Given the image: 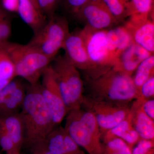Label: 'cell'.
Masks as SVG:
<instances>
[{"mask_svg":"<svg viewBox=\"0 0 154 154\" xmlns=\"http://www.w3.org/2000/svg\"><path fill=\"white\" fill-rule=\"evenodd\" d=\"M143 100L138 97L130 109L131 122L140 137L143 139L152 140L154 137V120L143 111L142 107Z\"/></svg>","mask_w":154,"mask_h":154,"instance_id":"5bb4252c","label":"cell"},{"mask_svg":"<svg viewBox=\"0 0 154 154\" xmlns=\"http://www.w3.org/2000/svg\"><path fill=\"white\" fill-rule=\"evenodd\" d=\"M28 86L22 82L11 94L0 112V116L19 113L22 109Z\"/></svg>","mask_w":154,"mask_h":154,"instance_id":"ac0fdd59","label":"cell"},{"mask_svg":"<svg viewBox=\"0 0 154 154\" xmlns=\"http://www.w3.org/2000/svg\"><path fill=\"white\" fill-rule=\"evenodd\" d=\"M136 70V72L133 79L139 96L141 87L150 77L154 76V54L143 61Z\"/></svg>","mask_w":154,"mask_h":154,"instance_id":"ffe728a7","label":"cell"},{"mask_svg":"<svg viewBox=\"0 0 154 154\" xmlns=\"http://www.w3.org/2000/svg\"><path fill=\"white\" fill-rule=\"evenodd\" d=\"M82 105L95 116L101 131H108L128 117L130 109L120 105L92 97H84Z\"/></svg>","mask_w":154,"mask_h":154,"instance_id":"ba28073f","label":"cell"},{"mask_svg":"<svg viewBox=\"0 0 154 154\" xmlns=\"http://www.w3.org/2000/svg\"><path fill=\"white\" fill-rule=\"evenodd\" d=\"M152 54L134 42L118 57L113 68L131 76L140 64Z\"/></svg>","mask_w":154,"mask_h":154,"instance_id":"7c38bea8","label":"cell"},{"mask_svg":"<svg viewBox=\"0 0 154 154\" xmlns=\"http://www.w3.org/2000/svg\"><path fill=\"white\" fill-rule=\"evenodd\" d=\"M41 77L42 95L57 126L66 116L68 111L50 64L45 70Z\"/></svg>","mask_w":154,"mask_h":154,"instance_id":"9c48e42d","label":"cell"},{"mask_svg":"<svg viewBox=\"0 0 154 154\" xmlns=\"http://www.w3.org/2000/svg\"><path fill=\"white\" fill-rule=\"evenodd\" d=\"M17 11L22 20L34 33L40 30L47 22V18L30 0H18Z\"/></svg>","mask_w":154,"mask_h":154,"instance_id":"2e32d148","label":"cell"},{"mask_svg":"<svg viewBox=\"0 0 154 154\" xmlns=\"http://www.w3.org/2000/svg\"><path fill=\"white\" fill-rule=\"evenodd\" d=\"M143 109L145 113L149 118L154 119V100H143L142 104Z\"/></svg>","mask_w":154,"mask_h":154,"instance_id":"d590c367","label":"cell"},{"mask_svg":"<svg viewBox=\"0 0 154 154\" xmlns=\"http://www.w3.org/2000/svg\"><path fill=\"white\" fill-rule=\"evenodd\" d=\"M69 33L67 19L55 15L34 33L28 44L53 60L60 50L63 48Z\"/></svg>","mask_w":154,"mask_h":154,"instance_id":"8992f818","label":"cell"},{"mask_svg":"<svg viewBox=\"0 0 154 154\" xmlns=\"http://www.w3.org/2000/svg\"><path fill=\"white\" fill-rule=\"evenodd\" d=\"M0 128L10 137L20 152L24 143V129L19 112L0 116Z\"/></svg>","mask_w":154,"mask_h":154,"instance_id":"9a60e30c","label":"cell"},{"mask_svg":"<svg viewBox=\"0 0 154 154\" xmlns=\"http://www.w3.org/2000/svg\"><path fill=\"white\" fill-rule=\"evenodd\" d=\"M0 133H1V128H0Z\"/></svg>","mask_w":154,"mask_h":154,"instance_id":"f35d334b","label":"cell"},{"mask_svg":"<svg viewBox=\"0 0 154 154\" xmlns=\"http://www.w3.org/2000/svg\"><path fill=\"white\" fill-rule=\"evenodd\" d=\"M5 45L14 64L16 77L24 79L30 85L38 82L52 61L28 43L22 45L8 41Z\"/></svg>","mask_w":154,"mask_h":154,"instance_id":"277c9868","label":"cell"},{"mask_svg":"<svg viewBox=\"0 0 154 154\" xmlns=\"http://www.w3.org/2000/svg\"><path fill=\"white\" fill-rule=\"evenodd\" d=\"M114 29L118 37V45L116 51L117 59L122 53L134 42L131 34L124 25L118 26Z\"/></svg>","mask_w":154,"mask_h":154,"instance_id":"603a6c76","label":"cell"},{"mask_svg":"<svg viewBox=\"0 0 154 154\" xmlns=\"http://www.w3.org/2000/svg\"><path fill=\"white\" fill-rule=\"evenodd\" d=\"M107 30H94L86 26L80 30L91 63V70L87 75L89 79L98 78L112 68L115 65V60L107 48Z\"/></svg>","mask_w":154,"mask_h":154,"instance_id":"52a82bcc","label":"cell"},{"mask_svg":"<svg viewBox=\"0 0 154 154\" xmlns=\"http://www.w3.org/2000/svg\"></svg>","mask_w":154,"mask_h":154,"instance_id":"ab89813d","label":"cell"},{"mask_svg":"<svg viewBox=\"0 0 154 154\" xmlns=\"http://www.w3.org/2000/svg\"><path fill=\"white\" fill-rule=\"evenodd\" d=\"M13 79H7L0 81V91L2 90Z\"/></svg>","mask_w":154,"mask_h":154,"instance_id":"8d00e7d4","label":"cell"},{"mask_svg":"<svg viewBox=\"0 0 154 154\" xmlns=\"http://www.w3.org/2000/svg\"><path fill=\"white\" fill-rule=\"evenodd\" d=\"M107 147L110 154H131L127 143L120 138L113 137L108 140Z\"/></svg>","mask_w":154,"mask_h":154,"instance_id":"d4e9b609","label":"cell"},{"mask_svg":"<svg viewBox=\"0 0 154 154\" xmlns=\"http://www.w3.org/2000/svg\"><path fill=\"white\" fill-rule=\"evenodd\" d=\"M107 49L111 56L116 61L118 37L114 28L107 29L106 36Z\"/></svg>","mask_w":154,"mask_h":154,"instance_id":"f1b7e54d","label":"cell"},{"mask_svg":"<svg viewBox=\"0 0 154 154\" xmlns=\"http://www.w3.org/2000/svg\"><path fill=\"white\" fill-rule=\"evenodd\" d=\"M11 33V19L6 11L0 6V44L8 42Z\"/></svg>","mask_w":154,"mask_h":154,"instance_id":"484cf974","label":"cell"},{"mask_svg":"<svg viewBox=\"0 0 154 154\" xmlns=\"http://www.w3.org/2000/svg\"><path fill=\"white\" fill-rule=\"evenodd\" d=\"M115 18L117 24L133 14L131 0H102Z\"/></svg>","mask_w":154,"mask_h":154,"instance_id":"d6986e66","label":"cell"},{"mask_svg":"<svg viewBox=\"0 0 154 154\" xmlns=\"http://www.w3.org/2000/svg\"><path fill=\"white\" fill-rule=\"evenodd\" d=\"M65 133L64 128L56 127L48 136L45 141L48 149L52 154H64V140Z\"/></svg>","mask_w":154,"mask_h":154,"instance_id":"44dd1931","label":"cell"},{"mask_svg":"<svg viewBox=\"0 0 154 154\" xmlns=\"http://www.w3.org/2000/svg\"><path fill=\"white\" fill-rule=\"evenodd\" d=\"M153 146V143L151 140L143 139L139 142L134 148L131 154H148Z\"/></svg>","mask_w":154,"mask_h":154,"instance_id":"836d02e7","label":"cell"},{"mask_svg":"<svg viewBox=\"0 0 154 154\" xmlns=\"http://www.w3.org/2000/svg\"><path fill=\"white\" fill-rule=\"evenodd\" d=\"M30 148L31 154H52L48 149L45 141L34 145Z\"/></svg>","mask_w":154,"mask_h":154,"instance_id":"e575fe53","label":"cell"},{"mask_svg":"<svg viewBox=\"0 0 154 154\" xmlns=\"http://www.w3.org/2000/svg\"><path fill=\"white\" fill-rule=\"evenodd\" d=\"M67 114L64 129L68 134L90 154H102L101 131L94 114L81 108Z\"/></svg>","mask_w":154,"mask_h":154,"instance_id":"3957f363","label":"cell"},{"mask_svg":"<svg viewBox=\"0 0 154 154\" xmlns=\"http://www.w3.org/2000/svg\"><path fill=\"white\" fill-rule=\"evenodd\" d=\"M30 1L31 2V3H32V4L35 6V7H36V8L38 9V10H39V8H38V3H37V0H30ZM39 11H40V10H39Z\"/></svg>","mask_w":154,"mask_h":154,"instance_id":"74e56055","label":"cell"},{"mask_svg":"<svg viewBox=\"0 0 154 154\" xmlns=\"http://www.w3.org/2000/svg\"><path fill=\"white\" fill-rule=\"evenodd\" d=\"M19 114L24 129L23 146L30 148L44 141L57 127L42 97L38 82L33 85L28 84Z\"/></svg>","mask_w":154,"mask_h":154,"instance_id":"6da1fadb","label":"cell"},{"mask_svg":"<svg viewBox=\"0 0 154 154\" xmlns=\"http://www.w3.org/2000/svg\"><path fill=\"white\" fill-rule=\"evenodd\" d=\"M0 146L5 154H20V152L17 150L10 137L5 132L2 131L0 133Z\"/></svg>","mask_w":154,"mask_h":154,"instance_id":"f546056e","label":"cell"},{"mask_svg":"<svg viewBox=\"0 0 154 154\" xmlns=\"http://www.w3.org/2000/svg\"><path fill=\"white\" fill-rule=\"evenodd\" d=\"M23 82L16 78L0 91V112L11 94Z\"/></svg>","mask_w":154,"mask_h":154,"instance_id":"83f0119b","label":"cell"},{"mask_svg":"<svg viewBox=\"0 0 154 154\" xmlns=\"http://www.w3.org/2000/svg\"><path fill=\"white\" fill-rule=\"evenodd\" d=\"M88 82L94 99L126 105L139 97L131 76L113 67L96 79L88 78Z\"/></svg>","mask_w":154,"mask_h":154,"instance_id":"7a4b0ae2","label":"cell"},{"mask_svg":"<svg viewBox=\"0 0 154 154\" xmlns=\"http://www.w3.org/2000/svg\"><path fill=\"white\" fill-rule=\"evenodd\" d=\"M50 65L68 113L81 108L84 84L78 69L64 55L56 57Z\"/></svg>","mask_w":154,"mask_h":154,"instance_id":"5b68a950","label":"cell"},{"mask_svg":"<svg viewBox=\"0 0 154 154\" xmlns=\"http://www.w3.org/2000/svg\"><path fill=\"white\" fill-rule=\"evenodd\" d=\"M63 48L65 56L70 62L78 69L89 73L91 69L85 44L79 31L69 33Z\"/></svg>","mask_w":154,"mask_h":154,"instance_id":"8fae6325","label":"cell"},{"mask_svg":"<svg viewBox=\"0 0 154 154\" xmlns=\"http://www.w3.org/2000/svg\"><path fill=\"white\" fill-rule=\"evenodd\" d=\"M131 3L133 9L132 15H138L146 18L152 15L154 0H131Z\"/></svg>","mask_w":154,"mask_h":154,"instance_id":"cb8c5ba5","label":"cell"},{"mask_svg":"<svg viewBox=\"0 0 154 154\" xmlns=\"http://www.w3.org/2000/svg\"><path fill=\"white\" fill-rule=\"evenodd\" d=\"M154 95V76H153L142 85L139 91V97L144 100L153 97Z\"/></svg>","mask_w":154,"mask_h":154,"instance_id":"1f68e13d","label":"cell"},{"mask_svg":"<svg viewBox=\"0 0 154 154\" xmlns=\"http://www.w3.org/2000/svg\"><path fill=\"white\" fill-rule=\"evenodd\" d=\"M85 26L94 30H107L117 25L102 0H90L74 16Z\"/></svg>","mask_w":154,"mask_h":154,"instance_id":"30bf717a","label":"cell"},{"mask_svg":"<svg viewBox=\"0 0 154 154\" xmlns=\"http://www.w3.org/2000/svg\"></svg>","mask_w":154,"mask_h":154,"instance_id":"60d3db41","label":"cell"},{"mask_svg":"<svg viewBox=\"0 0 154 154\" xmlns=\"http://www.w3.org/2000/svg\"><path fill=\"white\" fill-rule=\"evenodd\" d=\"M107 138L118 137L129 144H133L139 140L140 136L134 129L130 113L128 117L115 127L107 131Z\"/></svg>","mask_w":154,"mask_h":154,"instance_id":"e0dca14e","label":"cell"},{"mask_svg":"<svg viewBox=\"0 0 154 154\" xmlns=\"http://www.w3.org/2000/svg\"><path fill=\"white\" fill-rule=\"evenodd\" d=\"M5 43L0 44V81L14 79L16 78L14 65L6 49Z\"/></svg>","mask_w":154,"mask_h":154,"instance_id":"7402d4cb","label":"cell"},{"mask_svg":"<svg viewBox=\"0 0 154 154\" xmlns=\"http://www.w3.org/2000/svg\"><path fill=\"white\" fill-rule=\"evenodd\" d=\"M124 26L129 31L134 42L154 54V21L152 17L136 24L126 22Z\"/></svg>","mask_w":154,"mask_h":154,"instance_id":"4fadbf2b","label":"cell"},{"mask_svg":"<svg viewBox=\"0 0 154 154\" xmlns=\"http://www.w3.org/2000/svg\"><path fill=\"white\" fill-rule=\"evenodd\" d=\"M90 0H60L66 11L74 16Z\"/></svg>","mask_w":154,"mask_h":154,"instance_id":"4dcf8cb0","label":"cell"},{"mask_svg":"<svg viewBox=\"0 0 154 154\" xmlns=\"http://www.w3.org/2000/svg\"><path fill=\"white\" fill-rule=\"evenodd\" d=\"M39 10L48 19L55 15L60 0H37Z\"/></svg>","mask_w":154,"mask_h":154,"instance_id":"4316f807","label":"cell"},{"mask_svg":"<svg viewBox=\"0 0 154 154\" xmlns=\"http://www.w3.org/2000/svg\"><path fill=\"white\" fill-rule=\"evenodd\" d=\"M79 147V146L66 131L64 140V154H80Z\"/></svg>","mask_w":154,"mask_h":154,"instance_id":"d6a6232c","label":"cell"}]
</instances>
